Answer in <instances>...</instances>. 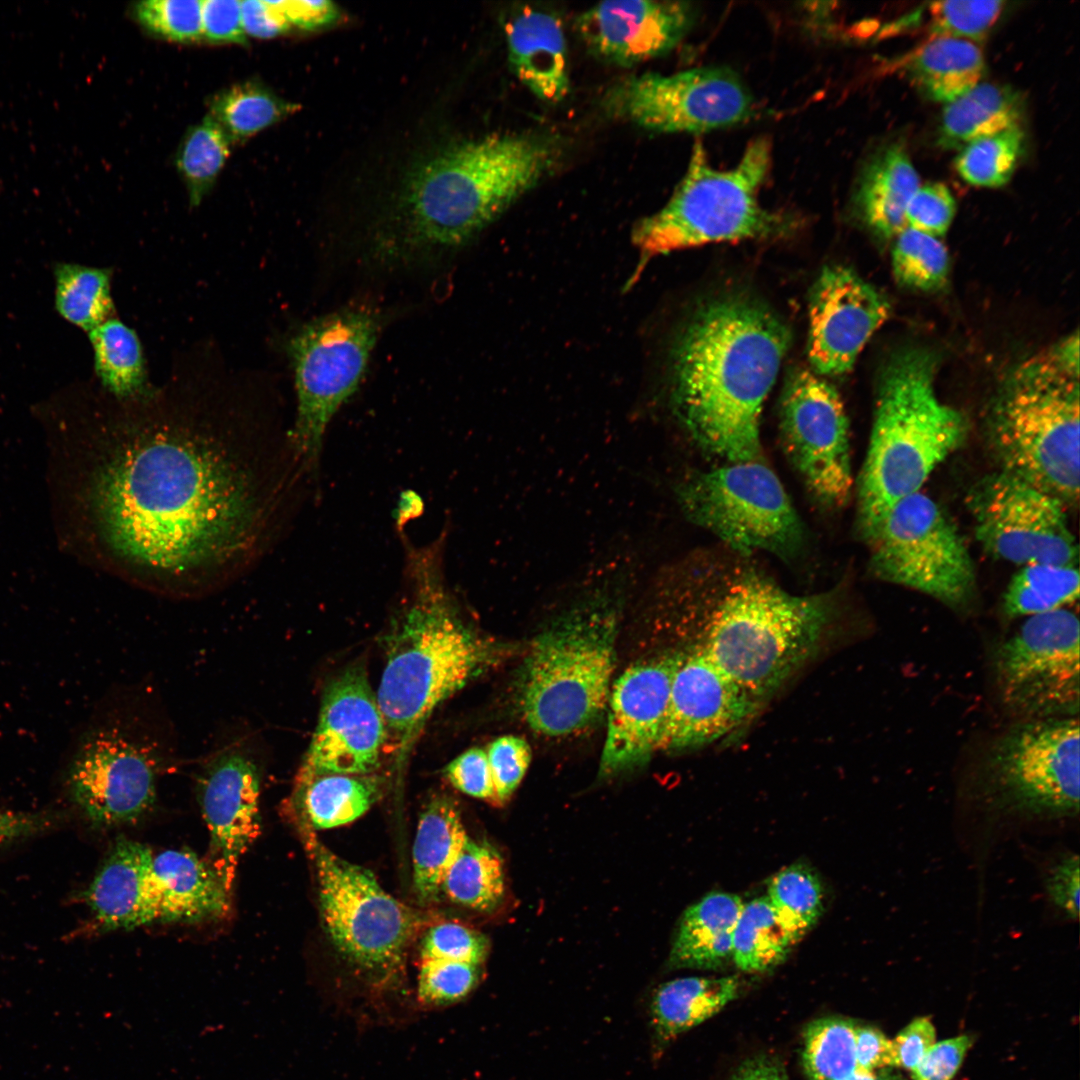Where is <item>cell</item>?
Segmentation results:
<instances>
[{
    "label": "cell",
    "mask_w": 1080,
    "mask_h": 1080,
    "mask_svg": "<svg viewBox=\"0 0 1080 1080\" xmlns=\"http://www.w3.org/2000/svg\"><path fill=\"white\" fill-rule=\"evenodd\" d=\"M245 448L176 423L126 429L90 486L107 551L135 576L171 587L246 560L265 537L275 493Z\"/></svg>",
    "instance_id": "cell-1"
},
{
    "label": "cell",
    "mask_w": 1080,
    "mask_h": 1080,
    "mask_svg": "<svg viewBox=\"0 0 1080 1080\" xmlns=\"http://www.w3.org/2000/svg\"><path fill=\"white\" fill-rule=\"evenodd\" d=\"M791 334L767 306L723 296L699 306L670 350L673 411L706 452L731 463L758 460L760 417Z\"/></svg>",
    "instance_id": "cell-2"
},
{
    "label": "cell",
    "mask_w": 1080,
    "mask_h": 1080,
    "mask_svg": "<svg viewBox=\"0 0 1080 1080\" xmlns=\"http://www.w3.org/2000/svg\"><path fill=\"white\" fill-rule=\"evenodd\" d=\"M561 157L560 143L537 133H494L443 149L412 173L368 256L408 267L454 253L549 176Z\"/></svg>",
    "instance_id": "cell-3"
},
{
    "label": "cell",
    "mask_w": 1080,
    "mask_h": 1080,
    "mask_svg": "<svg viewBox=\"0 0 1080 1080\" xmlns=\"http://www.w3.org/2000/svg\"><path fill=\"white\" fill-rule=\"evenodd\" d=\"M440 544L409 553L410 593L384 638L376 693L385 752L401 763L434 710L496 662L497 648L462 618L445 585Z\"/></svg>",
    "instance_id": "cell-4"
},
{
    "label": "cell",
    "mask_w": 1080,
    "mask_h": 1080,
    "mask_svg": "<svg viewBox=\"0 0 1080 1080\" xmlns=\"http://www.w3.org/2000/svg\"><path fill=\"white\" fill-rule=\"evenodd\" d=\"M936 362L932 353L910 348L897 352L882 373L859 480V523L866 538L966 438L965 417L937 396Z\"/></svg>",
    "instance_id": "cell-5"
},
{
    "label": "cell",
    "mask_w": 1080,
    "mask_h": 1080,
    "mask_svg": "<svg viewBox=\"0 0 1080 1080\" xmlns=\"http://www.w3.org/2000/svg\"><path fill=\"white\" fill-rule=\"evenodd\" d=\"M725 572L712 611L707 656L760 702L814 653L831 616L827 595L798 596L746 566Z\"/></svg>",
    "instance_id": "cell-6"
},
{
    "label": "cell",
    "mask_w": 1080,
    "mask_h": 1080,
    "mask_svg": "<svg viewBox=\"0 0 1080 1080\" xmlns=\"http://www.w3.org/2000/svg\"><path fill=\"white\" fill-rule=\"evenodd\" d=\"M1079 399V373L1052 348L1007 377L988 417V437L1001 471L1066 507L1079 496Z\"/></svg>",
    "instance_id": "cell-7"
},
{
    "label": "cell",
    "mask_w": 1080,
    "mask_h": 1080,
    "mask_svg": "<svg viewBox=\"0 0 1080 1080\" xmlns=\"http://www.w3.org/2000/svg\"><path fill=\"white\" fill-rule=\"evenodd\" d=\"M588 600L539 634L524 661L518 703L524 720L538 734L576 733L607 708L616 609L603 596Z\"/></svg>",
    "instance_id": "cell-8"
},
{
    "label": "cell",
    "mask_w": 1080,
    "mask_h": 1080,
    "mask_svg": "<svg viewBox=\"0 0 1080 1080\" xmlns=\"http://www.w3.org/2000/svg\"><path fill=\"white\" fill-rule=\"evenodd\" d=\"M771 164L767 139L757 138L738 164L718 170L695 143L687 171L669 201L633 228L632 241L651 257L707 243L785 233L791 222L763 208L758 192Z\"/></svg>",
    "instance_id": "cell-9"
},
{
    "label": "cell",
    "mask_w": 1080,
    "mask_h": 1080,
    "mask_svg": "<svg viewBox=\"0 0 1080 1080\" xmlns=\"http://www.w3.org/2000/svg\"><path fill=\"white\" fill-rule=\"evenodd\" d=\"M381 327L368 307H347L304 324L289 342L297 413L291 443L309 471L318 467L332 418L358 389Z\"/></svg>",
    "instance_id": "cell-10"
},
{
    "label": "cell",
    "mask_w": 1080,
    "mask_h": 1080,
    "mask_svg": "<svg viewBox=\"0 0 1080 1080\" xmlns=\"http://www.w3.org/2000/svg\"><path fill=\"white\" fill-rule=\"evenodd\" d=\"M1078 717L1019 720L988 748L980 768L992 806L1026 818L1079 814Z\"/></svg>",
    "instance_id": "cell-11"
},
{
    "label": "cell",
    "mask_w": 1080,
    "mask_h": 1080,
    "mask_svg": "<svg viewBox=\"0 0 1080 1080\" xmlns=\"http://www.w3.org/2000/svg\"><path fill=\"white\" fill-rule=\"evenodd\" d=\"M318 884L322 922L351 965L384 975L398 969L422 918L387 893L368 869L328 849L301 825Z\"/></svg>",
    "instance_id": "cell-12"
},
{
    "label": "cell",
    "mask_w": 1080,
    "mask_h": 1080,
    "mask_svg": "<svg viewBox=\"0 0 1080 1080\" xmlns=\"http://www.w3.org/2000/svg\"><path fill=\"white\" fill-rule=\"evenodd\" d=\"M687 518L734 551L791 556L803 541L800 518L779 478L758 460L697 472L676 487Z\"/></svg>",
    "instance_id": "cell-13"
},
{
    "label": "cell",
    "mask_w": 1080,
    "mask_h": 1080,
    "mask_svg": "<svg viewBox=\"0 0 1080 1080\" xmlns=\"http://www.w3.org/2000/svg\"><path fill=\"white\" fill-rule=\"evenodd\" d=\"M875 576L965 607L975 593L969 551L940 506L921 491L894 504L867 538Z\"/></svg>",
    "instance_id": "cell-14"
},
{
    "label": "cell",
    "mask_w": 1080,
    "mask_h": 1080,
    "mask_svg": "<svg viewBox=\"0 0 1080 1080\" xmlns=\"http://www.w3.org/2000/svg\"><path fill=\"white\" fill-rule=\"evenodd\" d=\"M169 752L160 732L135 713L93 731L70 769L74 801L96 826L137 821L155 804Z\"/></svg>",
    "instance_id": "cell-15"
},
{
    "label": "cell",
    "mask_w": 1080,
    "mask_h": 1080,
    "mask_svg": "<svg viewBox=\"0 0 1080 1080\" xmlns=\"http://www.w3.org/2000/svg\"><path fill=\"white\" fill-rule=\"evenodd\" d=\"M1079 619L1061 608L1034 615L992 656L1002 707L1019 720L1077 717L1080 704Z\"/></svg>",
    "instance_id": "cell-16"
},
{
    "label": "cell",
    "mask_w": 1080,
    "mask_h": 1080,
    "mask_svg": "<svg viewBox=\"0 0 1080 1080\" xmlns=\"http://www.w3.org/2000/svg\"><path fill=\"white\" fill-rule=\"evenodd\" d=\"M601 104L610 117L657 133L707 132L741 123L754 112L749 90L722 67L627 76L609 86Z\"/></svg>",
    "instance_id": "cell-17"
},
{
    "label": "cell",
    "mask_w": 1080,
    "mask_h": 1080,
    "mask_svg": "<svg viewBox=\"0 0 1080 1080\" xmlns=\"http://www.w3.org/2000/svg\"><path fill=\"white\" fill-rule=\"evenodd\" d=\"M968 507L977 539L997 558L1021 566H1076L1078 546L1066 506L1047 492L1000 471L972 488Z\"/></svg>",
    "instance_id": "cell-18"
},
{
    "label": "cell",
    "mask_w": 1080,
    "mask_h": 1080,
    "mask_svg": "<svg viewBox=\"0 0 1080 1080\" xmlns=\"http://www.w3.org/2000/svg\"><path fill=\"white\" fill-rule=\"evenodd\" d=\"M848 419L836 389L816 373L796 369L780 406L785 452L816 500L845 504L852 489Z\"/></svg>",
    "instance_id": "cell-19"
},
{
    "label": "cell",
    "mask_w": 1080,
    "mask_h": 1080,
    "mask_svg": "<svg viewBox=\"0 0 1080 1080\" xmlns=\"http://www.w3.org/2000/svg\"><path fill=\"white\" fill-rule=\"evenodd\" d=\"M260 787L259 756L248 735L227 737L205 759L198 799L210 836L209 862L230 889L241 857L260 833Z\"/></svg>",
    "instance_id": "cell-20"
},
{
    "label": "cell",
    "mask_w": 1080,
    "mask_h": 1080,
    "mask_svg": "<svg viewBox=\"0 0 1080 1080\" xmlns=\"http://www.w3.org/2000/svg\"><path fill=\"white\" fill-rule=\"evenodd\" d=\"M386 727L362 664L326 686L316 729L296 781L326 774H373L385 752Z\"/></svg>",
    "instance_id": "cell-21"
},
{
    "label": "cell",
    "mask_w": 1080,
    "mask_h": 1080,
    "mask_svg": "<svg viewBox=\"0 0 1080 1080\" xmlns=\"http://www.w3.org/2000/svg\"><path fill=\"white\" fill-rule=\"evenodd\" d=\"M890 304L847 267L826 266L809 300L808 357L817 375L847 373L859 353L887 320Z\"/></svg>",
    "instance_id": "cell-22"
},
{
    "label": "cell",
    "mask_w": 1080,
    "mask_h": 1080,
    "mask_svg": "<svg viewBox=\"0 0 1080 1080\" xmlns=\"http://www.w3.org/2000/svg\"><path fill=\"white\" fill-rule=\"evenodd\" d=\"M759 704L702 647L681 652L660 750L680 751L715 742L749 720Z\"/></svg>",
    "instance_id": "cell-23"
},
{
    "label": "cell",
    "mask_w": 1080,
    "mask_h": 1080,
    "mask_svg": "<svg viewBox=\"0 0 1080 1080\" xmlns=\"http://www.w3.org/2000/svg\"><path fill=\"white\" fill-rule=\"evenodd\" d=\"M680 654L638 661L612 684L600 759L601 776H613L639 766L660 750Z\"/></svg>",
    "instance_id": "cell-24"
},
{
    "label": "cell",
    "mask_w": 1080,
    "mask_h": 1080,
    "mask_svg": "<svg viewBox=\"0 0 1080 1080\" xmlns=\"http://www.w3.org/2000/svg\"><path fill=\"white\" fill-rule=\"evenodd\" d=\"M695 9L683 1H605L576 19L587 50L628 67L673 49L693 24Z\"/></svg>",
    "instance_id": "cell-25"
},
{
    "label": "cell",
    "mask_w": 1080,
    "mask_h": 1080,
    "mask_svg": "<svg viewBox=\"0 0 1080 1080\" xmlns=\"http://www.w3.org/2000/svg\"><path fill=\"white\" fill-rule=\"evenodd\" d=\"M153 853L146 845L118 839L89 885L85 897L104 930L134 929L158 922L152 875Z\"/></svg>",
    "instance_id": "cell-26"
},
{
    "label": "cell",
    "mask_w": 1080,
    "mask_h": 1080,
    "mask_svg": "<svg viewBox=\"0 0 1080 1080\" xmlns=\"http://www.w3.org/2000/svg\"><path fill=\"white\" fill-rule=\"evenodd\" d=\"M508 59L513 73L537 98L558 103L569 93L567 45L555 15L521 7L506 22Z\"/></svg>",
    "instance_id": "cell-27"
},
{
    "label": "cell",
    "mask_w": 1080,
    "mask_h": 1080,
    "mask_svg": "<svg viewBox=\"0 0 1080 1080\" xmlns=\"http://www.w3.org/2000/svg\"><path fill=\"white\" fill-rule=\"evenodd\" d=\"M152 875L158 922L197 923L223 918L230 892L212 864L188 850L153 854Z\"/></svg>",
    "instance_id": "cell-28"
},
{
    "label": "cell",
    "mask_w": 1080,
    "mask_h": 1080,
    "mask_svg": "<svg viewBox=\"0 0 1080 1080\" xmlns=\"http://www.w3.org/2000/svg\"><path fill=\"white\" fill-rule=\"evenodd\" d=\"M896 66L928 99L947 104L979 83L985 63L981 49L972 41L930 36Z\"/></svg>",
    "instance_id": "cell-29"
},
{
    "label": "cell",
    "mask_w": 1080,
    "mask_h": 1080,
    "mask_svg": "<svg viewBox=\"0 0 1080 1080\" xmlns=\"http://www.w3.org/2000/svg\"><path fill=\"white\" fill-rule=\"evenodd\" d=\"M918 188L919 177L907 152L902 145L892 144L864 168L856 204L873 232L893 238L906 227L905 211Z\"/></svg>",
    "instance_id": "cell-30"
},
{
    "label": "cell",
    "mask_w": 1080,
    "mask_h": 1080,
    "mask_svg": "<svg viewBox=\"0 0 1080 1080\" xmlns=\"http://www.w3.org/2000/svg\"><path fill=\"white\" fill-rule=\"evenodd\" d=\"M743 904L737 895L714 892L690 906L681 918L670 965L710 969L731 959L733 933Z\"/></svg>",
    "instance_id": "cell-31"
},
{
    "label": "cell",
    "mask_w": 1080,
    "mask_h": 1080,
    "mask_svg": "<svg viewBox=\"0 0 1080 1080\" xmlns=\"http://www.w3.org/2000/svg\"><path fill=\"white\" fill-rule=\"evenodd\" d=\"M738 978L685 977L660 985L650 1002V1023L656 1049L711 1018L740 992Z\"/></svg>",
    "instance_id": "cell-32"
},
{
    "label": "cell",
    "mask_w": 1080,
    "mask_h": 1080,
    "mask_svg": "<svg viewBox=\"0 0 1080 1080\" xmlns=\"http://www.w3.org/2000/svg\"><path fill=\"white\" fill-rule=\"evenodd\" d=\"M467 838L456 804L445 795L433 797L420 815L412 850L413 886L420 902L438 899L443 879Z\"/></svg>",
    "instance_id": "cell-33"
},
{
    "label": "cell",
    "mask_w": 1080,
    "mask_h": 1080,
    "mask_svg": "<svg viewBox=\"0 0 1080 1080\" xmlns=\"http://www.w3.org/2000/svg\"><path fill=\"white\" fill-rule=\"evenodd\" d=\"M383 785L375 773L326 774L296 781L293 803L299 824L320 830L353 822L379 800Z\"/></svg>",
    "instance_id": "cell-34"
},
{
    "label": "cell",
    "mask_w": 1080,
    "mask_h": 1080,
    "mask_svg": "<svg viewBox=\"0 0 1080 1080\" xmlns=\"http://www.w3.org/2000/svg\"><path fill=\"white\" fill-rule=\"evenodd\" d=\"M1023 112V96L1014 88L978 83L946 104L938 142L944 148H963L975 140L1018 126Z\"/></svg>",
    "instance_id": "cell-35"
},
{
    "label": "cell",
    "mask_w": 1080,
    "mask_h": 1080,
    "mask_svg": "<svg viewBox=\"0 0 1080 1080\" xmlns=\"http://www.w3.org/2000/svg\"><path fill=\"white\" fill-rule=\"evenodd\" d=\"M441 892L463 907L494 911L505 894L501 856L489 844L468 837L443 879Z\"/></svg>",
    "instance_id": "cell-36"
},
{
    "label": "cell",
    "mask_w": 1080,
    "mask_h": 1080,
    "mask_svg": "<svg viewBox=\"0 0 1080 1080\" xmlns=\"http://www.w3.org/2000/svg\"><path fill=\"white\" fill-rule=\"evenodd\" d=\"M297 106L256 81L234 84L217 93L208 116L231 142L245 140L296 111Z\"/></svg>",
    "instance_id": "cell-37"
},
{
    "label": "cell",
    "mask_w": 1080,
    "mask_h": 1080,
    "mask_svg": "<svg viewBox=\"0 0 1080 1080\" xmlns=\"http://www.w3.org/2000/svg\"><path fill=\"white\" fill-rule=\"evenodd\" d=\"M796 942L767 897L743 904L733 933L732 959L745 972L783 962Z\"/></svg>",
    "instance_id": "cell-38"
},
{
    "label": "cell",
    "mask_w": 1080,
    "mask_h": 1080,
    "mask_svg": "<svg viewBox=\"0 0 1080 1080\" xmlns=\"http://www.w3.org/2000/svg\"><path fill=\"white\" fill-rule=\"evenodd\" d=\"M1079 585L1077 566L1047 563L1023 566L1005 591L1003 613L1011 619L1064 608L1079 598Z\"/></svg>",
    "instance_id": "cell-39"
},
{
    "label": "cell",
    "mask_w": 1080,
    "mask_h": 1080,
    "mask_svg": "<svg viewBox=\"0 0 1080 1080\" xmlns=\"http://www.w3.org/2000/svg\"><path fill=\"white\" fill-rule=\"evenodd\" d=\"M110 274L102 268L58 264L55 303L60 315L88 332L110 319Z\"/></svg>",
    "instance_id": "cell-40"
},
{
    "label": "cell",
    "mask_w": 1080,
    "mask_h": 1080,
    "mask_svg": "<svg viewBox=\"0 0 1080 1080\" xmlns=\"http://www.w3.org/2000/svg\"><path fill=\"white\" fill-rule=\"evenodd\" d=\"M95 370L104 386L118 396H130L144 383V361L135 332L117 319H108L89 332Z\"/></svg>",
    "instance_id": "cell-41"
},
{
    "label": "cell",
    "mask_w": 1080,
    "mask_h": 1080,
    "mask_svg": "<svg viewBox=\"0 0 1080 1080\" xmlns=\"http://www.w3.org/2000/svg\"><path fill=\"white\" fill-rule=\"evenodd\" d=\"M231 141L207 115L185 133L176 156L191 206H197L213 187L229 155Z\"/></svg>",
    "instance_id": "cell-42"
},
{
    "label": "cell",
    "mask_w": 1080,
    "mask_h": 1080,
    "mask_svg": "<svg viewBox=\"0 0 1080 1080\" xmlns=\"http://www.w3.org/2000/svg\"><path fill=\"white\" fill-rule=\"evenodd\" d=\"M856 1025L839 1017L821 1018L804 1032L802 1061L811 1080H843L857 1069Z\"/></svg>",
    "instance_id": "cell-43"
},
{
    "label": "cell",
    "mask_w": 1080,
    "mask_h": 1080,
    "mask_svg": "<svg viewBox=\"0 0 1080 1080\" xmlns=\"http://www.w3.org/2000/svg\"><path fill=\"white\" fill-rule=\"evenodd\" d=\"M1024 132L1014 126L975 140L962 148L955 168L967 183L985 188L1005 185L1023 153Z\"/></svg>",
    "instance_id": "cell-44"
},
{
    "label": "cell",
    "mask_w": 1080,
    "mask_h": 1080,
    "mask_svg": "<svg viewBox=\"0 0 1080 1080\" xmlns=\"http://www.w3.org/2000/svg\"><path fill=\"white\" fill-rule=\"evenodd\" d=\"M767 898L795 942L812 928L823 911L821 882L804 864L777 873L769 884Z\"/></svg>",
    "instance_id": "cell-45"
},
{
    "label": "cell",
    "mask_w": 1080,
    "mask_h": 1080,
    "mask_svg": "<svg viewBox=\"0 0 1080 1080\" xmlns=\"http://www.w3.org/2000/svg\"><path fill=\"white\" fill-rule=\"evenodd\" d=\"M892 250V271L896 281L919 291H936L944 287L949 274V254L946 246L931 235L909 227L896 236Z\"/></svg>",
    "instance_id": "cell-46"
},
{
    "label": "cell",
    "mask_w": 1080,
    "mask_h": 1080,
    "mask_svg": "<svg viewBox=\"0 0 1080 1080\" xmlns=\"http://www.w3.org/2000/svg\"><path fill=\"white\" fill-rule=\"evenodd\" d=\"M1003 1H936L929 4L931 36L981 40L999 19Z\"/></svg>",
    "instance_id": "cell-47"
},
{
    "label": "cell",
    "mask_w": 1080,
    "mask_h": 1080,
    "mask_svg": "<svg viewBox=\"0 0 1080 1080\" xmlns=\"http://www.w3.org/2000/svg\"><path fill=\"white\" fill-rule=\"evenodd\" d=\"M137 21L149 32L175 42L202 38V1L147 0L134 6Z\"/></svg>",
    "instance_id": "cell-48"
},
{
    "label": "cell",
    "mask_w": 1080,
    "mask_h": 1080,
    "mask_svg": "<svg viewBox=\"0 0 1080 1080\" xmlns=\"http://www.w3.org/2000/svg\"><path fill=\"white\" fill-rule=\"evenodd\" d=\"M485 935L466 925L443 922L431 926L420 945L421 960H446L480 965L487 957Z\"/></svg>",
    "instance_id": "cell-49"
},
{
    "label": "cell",
    "mask_w": 1080,
    "mask_h": 1080,
    "mask_svg": "<svg viewBox=\"0 0 1080 1080\" xmlns=\"http://www.w3.org/2000/svg\"><path fill=\"white\" fill-rule=\"evenodd\" d=\"M479 966L446 960L422 961L418 977L420 999L442 1004L464 998L478 982Z\"/></svg>",
    "instance_id": "cell-50"
},
{
    "label": "cell",
    "mask_w": 1080,
    "mask_h": 1080,
    "mask_svg": "<svg viewBox=\"0 0 1080 1080\" xmlns=\"http://www.w3.org/2000/svg\"><path fill=\"white\" fill-rule=\"evenodd\" d=\"M498 805L509 800L531 762L527 741L514 735L496 738L486 749Z\"/></svg>",
    "instance_id": "cell-51"
},
{
    "label": "cell",
    "mask_w": 1080,
    "mask_h": 1080,
    "mask_svg": "<svg viewBox=\"0 0 1080 1080\" xmlns=\"http://www.w3.org/2000/svg\"><path fill=\"white\" fill-rule=\"evenodd\" d=\"M955 211V200L944 184H925L919 186L907 205L906 227L938 238L949 229Z\"/></svg>",
    "instance_id": "cell-52"
},
{
    "label": "cell",
    "mask_w": 1080,
    "mask_h": 1080,
    "mask_svg": "<svg viewBox=\"0 0 1080 1080\" xmlns=\"http://www.w3.org/2000/svg\"><path fill=\"white\" fill-rule=\"evenodd\" d=\"M444 776L462 793L498 805L485 749L466 750L447 765Z\"/></svg>",
    "instance_id": "cell-53"
},
{
    "label": "cell",
    "mask_w": 1080,
    "mask_h": 1080,
    "mask_svg": "<svg viewBox=\"0 0 1080 1080\" xmlns=\"http://www.w3.org/2000/svg\"><path fill=\"white\" fill-rule=\"evenodd\" d=\"M1079 856L1074 853L1060 858L1045 879V889L1050 902L1067 918L1079 916L1080 869Z\"/></svg>",
    "instance_id": "cell-54"
},
{
    "label": "cell",
    "mask_w": 1080,
    "mask_h": 1080,
    "mask_svg": "<svg viewBox=\"0 0 1080 1080\" xmlns=\"http://www.w3.org/2000/svg\"><path fill=\"white\" fill-rule=\"evenodd\" d=\"M969 1035L935 1042L911 1071L913 1080H951L972 1045Z\"/></svg>",
    "instance_id": "cell-55"
},
{
    "label": "cell",
    "mask_w": 1080,
    "mask_h": 1080,
    "mask_svg": "<svg viewBox=\"0 0 1080 1080\" xmlns=\"http://www.w3.org/2000/svg\"><path fill=\"white\" fill-rule=\"evenodd\" d=\"M202 38L214 43L245 44L241 1H202Z\"/></svg>",
    "instance_id": "cell-56"
},
{
    "label": "cell",
    "mask_w": 1080,
    "mask_h": 1080,
    "mask_svg": "<svg viewBox=\"0 0 1080 1080\" xmlns=\"http://www.w3.org/2000/svg\"><path fill=\"white\" fill-rule=\"evenodd\" d=\"M936 1042L935 1028L927 1017H917L892 1040L895 1065L912 1071Z\"/></svg>",
    "instance_id": "cell-57"
},
{
    "label": "cell",
    "mask_w": 1080,
    "mask_h": 1080,
    "mask_svg": "<svg viewBox=\"0 0 1080 1080\" xmlns=\"http://www.w3.org/2000/svg\"><path fill=\"white\" fill-rule=\"evenodd\" d=\"M241 19L245 34L258 39L275 38L290 29L278 1H241Z\"/></svg>",
    "instance_id": "cell-58"
},
{
    "label": "cell",
    "mask_w": 1080,
    "mask_h": 1080,
    "mask_svg": "<svg viewBox=\"0 0 1080 1080\" xmlns=\"http://www.w3.org/2000/svg\"><path fill=\"white\" fill-rule=\"evenodd\" d=\"M855 1054L857 1068L862 1070L896 1067L892 1040L871 1026H856Z\"/></svg>",
    "instance_id": "cell-59"
},
{
    "label": "cell",
    "mask_w": 1080,
    "mask_h": 1080,
    "mask_svg": "<svg viewBox=\"0 0 1080 1080\" xmlns=\"http://www.w3.org/2000/svg\"><path fill=\"white\" fill-rule=\"evenodd\" d=\"M278 5L290 27L317 30L333 24L339 17L334 3L317 1H278Z\"/></svg>",
    "instance_id": "cell-60"
},
{
    "label": "cell",
    "mask_w": 1080,
    "mask_h": 1080,
    "mask_svg": "<svg viewBox=\"0 0 1080 1080\" xmlns=\"http://www.w3.org/2000/svg\"><path fill=\"white\" fill-rule=\"evenodd\" d=\"M731 1080H789L783 1066L769 1056H755L746 1060Z\"/></svg>",
    "instance_id": "cell-61"
},
{
    "label": "cell",
    "mask_w": 1080,
    "mask_h": 1080,
    "mask_svg": "<svg viewBox=\"0 0 1080 1080\" xmlns=\"http://www.w3.org/2000/svg\"><path fill=\"white\" fill-rule=\"evenodd\" d=\"M44 824L46 822L36 815L0 811V841L29 836Z\"/></svg>",
    "instance_id": "cell-62"
},
{
    "label": "cell",
    "mask_w": 1080,
    "mask_h": 1080,
    "mask_svg": "<svg viewBox=\"0 0 1080 1080\" xmlns=\"http://www.w3.org/2000/svg\"><path fill=\"white\" fill-rule=\"evenodd\" d=\"M843 1080H875V1073L857 1068Z\"/></svg>",
    "instance_id": "cell-63"
},
{
    "label": "cell",
    "mask_w": 1080,
    "mask_h": 1080,
    "mask_svg": "<svg viewBox=\"0 0 1080 1080\" xmlns=\"http://www.w3.org/2000/svg\"><path fill=\"white\" fill-rule=\"evenodd\" d=\"M881 1073L875 1074V1080H904L899 1073H895L891 1068L881 1069Z\"/></svg>",
    "instance_id": "cell-64"
}]
</instances>
